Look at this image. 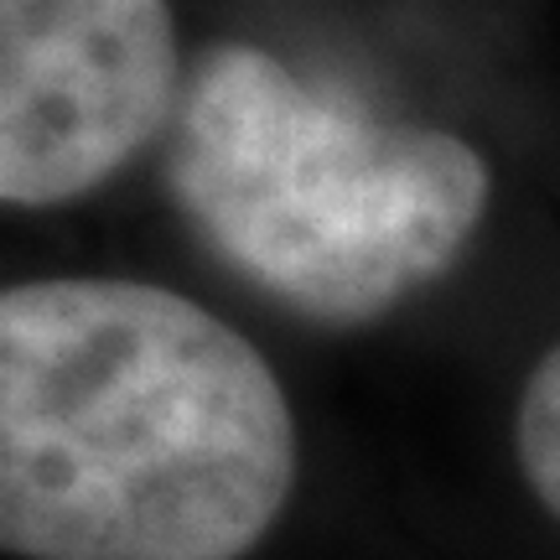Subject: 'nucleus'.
Here are the masks:
<instances>
[{"label": "nucleus", "mask_w": 560, "mask_h": 560, "mask_svg": "<svg viewBox=\"0 0 560 560\" xmlns=\"http://www.w3.org/2000/svg\"><path fill=\"white\" fill-rule=\"evenodd\" d=\"M306 482V431L265 342L140 270L0 285L5 560H255Z\"/></svg>", "instance_id": "obj_1"}, {"label": "nucleus", "mask_w": 560, "mask_h": 560, "mask_svg": "<svg viewBox=\"0 0 560 560\" xmlns=\"http://www.w3.org/2000/svg\"><path fill=\"white\" fill-rule=\"evenodd\" d=\"M156 161L202 255L327 332L431 296L499 202V166L478 136L265 32L202 42Z\"/></svg>", "instance_id": "obj_2"}, {"label": "nucleus", "mask_w": 560, "mask_h": 560, "mask_svg": "<svg viewBox=\"0 0 560 560\" xmlns=\"http://www.w3.org/2000/svg\"><path fill=\"white\" fill-rule=\"evenodd\" d=\"M192 58L182 0H0V208L68 213L156 161Z\"/></svg>", "instance_id": "obj_3"}, {"label": "nucleus", "mask_w": 560, "mask_h": 560, "mask_svg": "<svg viewBox=\"0 0 560 560\" xmlns=\"http://www.w3.org/2000/svg\"><path fill=\"white\" fill-rule=\"evenodd\" d=\"M509 452L529 503L560 529V332L524 363L514 384Z\"/></svg>", "instance_id": "obj_4"}]
</instances>
